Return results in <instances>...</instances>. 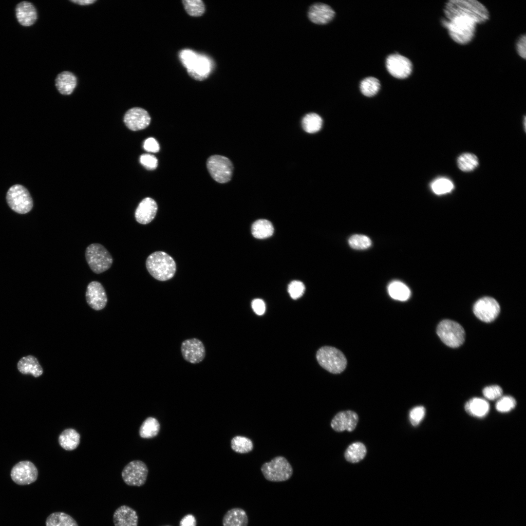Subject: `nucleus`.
I'll return each instance as SVG.
<instances>
[{
    "instance_id": "nucleus-37",
    "label": "nucleus",
    "mask_w": 526,
    "mask_h": 526,
    "mask_svg": "<svg viewBox=\"0 0 526 526\" xmlns=\"http://www.w3.org/2000/svg\"><path fill=\"white\" fill-rule=\"evenodd\" d=\"M431 187L435 194L442 195L451 192L453 189L454 185L450 179L442 177L434 180Z\"/></svg>"
},
{
    "instance_id": "nucleus-38",
    "label": "nucleus",
    "mask_w": 526,
    "mask_h": 526,
    "mask_svg": "<svg viewBox=\"0 0 526 526\" xmlns=\"http://www.w3.org/2000/svg\"><path fill=\"white\" fill-rule=\"evenodd\" d=\"M348 244L350 247L355 249H365L369 248L372 244L371 239L367 236L355 234L350 237Z\"/></svg>"
},
{
    "instance_id": "nucleus-33",
    "label": "nucleus",
    "mask_w": 526,
    "mask_h": 526,
    "mask_svg": "<svg viewBox=\"0 0 526 526\" xmlns=\"http://www.w3.org/2000/svg\"><path fill=\"white\" fill-rule=\"evenodd\" d=\"M457 163L459 169L465 172L472 171L479 165L477 157L468 152L461 154L457 158Z\"/></svg>"
},
{
    "instance_id": "nucleus-11",
    "label": "nucleus",
    "mask_w": 526,
    "mask_h": 526,
    "mask_svg": "<svg viewBox=\"0 0 526 526\" xmlns=\"http://www.w3.org/2000/svg\"><path fill=\"white\" fill-rule=\"evenodd\" d=\"M12 480L19 485H27L35 482L38 477V470L35 465L28 460L21 461L12 468Z\"/></svg>"
},
{
    "instance_id": "nucleus-45",
    "label": "nucleus",
    "mask_w": 526,
    "mask_h": 526,
    "mask_svg": "<svg viewBox=\"0 0 526 526\" xmlns=\"http://www.w3.org/2000/svg\"><path fill=\"white\" fill-rule=\"evenodd\" d=\"M251 306L254 312L258 315H262L265 311V305L264 301L260 299L253 300Z\"/></svg>"
},
{
    "instance_id": "nucleus-40",
    "label": "nucleus",
    "mask_w": 526,
    "mask_h": 526,
    "mask_svg": "<svg viewBox=\"0 0 526 526\" xmlns=\"http://www.w3.org/2000/svg\"><path fill=\"white\" fill-rule=\"evenodd\" d=\"M304 291V285L300 281H293L288 285V292L293 299L296 300L301 297Z\"/></svg>"
},
{
    "instance_id": "nucleus-21",
    "label": "nucleus",
    "mask_w": 526,
    "mask_h": 526,
    "mask_svg": "<svg viewBox=\"0 0 526 526\" xmlns=\"http://www.w3.org/2000/svg\"><path fill=\"white\" fill-rule=\"evenodd\" d=\"M138 517L131 507L123 505L117 508L113 515L115 526H137Z\"/></svg>"
},
{
    "instance_id": "nucleus-27",
    "label": "nucleus",
    "mask_w": 526,
    "mask_h": 526,
    "mask_svg": "<svg viewBox=\"0 0 526 526\" xmlns=\"http://www.w3.org/2000/svg\"><path fill=\"white\" fill-rule=\"evenodd\" d=\"M367 453L365 446L357 442L350 445L345 451V459L350 463H357L364 459Z\"/></svg>"
},
{
    "instance_id": "nucleus-39",
    "label": "nucleus",
    "mask_w": 526,
    "mask_h": 526,
    "mask_svg": "<svg viewBox=\"0 0 526 526\" xmlns=\"http://www.w3.org/2000/svg\"><path fill=\"white\" fill-rule=\"evenodd\" d=\"M516 401L514 397L510 395L501 396L497 401L496 409L501 413H507L515 408Z\"/></svg>"
},
{
    "instance_id": "nucleus-16",
    "label": "nucleus",
    "mask_w": 526,
    "mask_h": 526,
    "mask_svg": "<svg viewBox=\"0 0 526 526\" xmlns=\"http://www.w3.org/2000/svg\"><path fill=\"white\" fill-rule=\"evenodd\" d=\"M86 299L89 305L95 310L103 309L107 302L105 289L102 285L97 281H93L88 285L86 291Z\"/></svg>"
},
{
    "instance_id": "nucleus-29",
    "label": "nucleus",
    "mask_w": 526,
    "mask_h": 526,
    "mask_svg": "<svg viewBox=\"0 0 526 526\" xmlns=\"http://www.w3.org/2000/svg\"><path fill=\"white\" fill-rule=\"evenodd\" d=\"M274 228L271 223L265 219L255 221L251 227L253 236L257 239H265L272 235Z\"/></svg>"
},
{
    "instance_id": "nucleus-44",
    "label": "nucleus",
    "mask_w": 526,
    "mask_h": 526,
    "mask_svg": "<svg viewBox=\"0 0 526 526\" xmlns=\"http://www.w3.org/2000/svg\"><path fill=\"white\" fill-rule=\"evenodd\" d=\"M143 148L145 150L150 152H157L160 149L158 142L152 137H150L145 141Z\"/></svg>"
},
{
    "instance_id": "nucleus-18",
    "label": "nucleus",
    "mask_w": 526,
    "mask_h": 526,
    "mask_svg": "<svg viewBox=\"0 0 526 526\" xmlns=\"http://www.w3.org/2000/svg\"><path fill=\"white\" fill-rule=\"evenodd\" d=\"M335 15V11L330 6L322 3L312 4L308 11L309 19L318 24H324L329 22L333 19Z\"/></svg>"
},
{
    "instance_id": "nucleus-23",
    "label": "nucleus",
    "mask_w": 526,
    "mask_h": 526,
    "mask_svg": "<svg viewBox=\"0 0 526 526\" xmlns=\"http://www.w3.org/2000/svg\"><path fill=\"white\" fill-rule=\"evenodd\" d=\"M17 367L21 374H30L35 377L40 376L43 373V369L38 359L31 355L22 357L19 361Z\"/></svg>"
},
{
    "instance_id": "nucleus-26",
    "label": "nucleus",
    "mask_w": 526,
    "mask_h": 526,
    "mask_svg": "<svg viewBox=\"0 0 526 526\" xmlns=\"http://www.w3.org/2000/svg\"><path fill=\"white\" fill-rule=\"evenodd\" d=\"M61 447L67 451L76 449L80 442L79 434L73 429H67L61 432L58 438Z\"/></svg>"
},
{
    "instance_id": "nucleus-41",
    "label": "nucleus",
    "mask_w": 526,
    "mask_h": 526,
    "mask_svg": "<svg viewBox=\"0 0 526 526\" xmlns=\"http://www.w3.org/2000/svg\"><path fill=\"white\" fill-rule=\"evenodd\" d=\"M425 415V408L422 406H418L413 408L410 411L409 419L413 426L418 425L423 420Z\"/></svg>"
},
{
    "instance_id": "nucleus-17",
    "label": "nucleus",
    "mask_w": 526,
    "mask_h": 526,
    "mask_svg": "<svg viewBox=\"0 0 526 526\" xmlns=\"http://www.w3.org/2000/svg\"><path fill=\"white\" fill-rule=\"evenodd\" d=\"M358 416L356 413L351 410L338 413L332 419L331 426L337 432L344 431H354L358 423Z\"/></svg>"
},
{
    "instance_id": "nucleus-31",
    "label": "nucleus",
    "mask_w": 526,
    "mask_h": 526,
    "mask_svg": "<svg viewBox=\"0 0 526 526\" xmlns=\"http://www.w3.org/2000/svg\"><path fill=\"white\" fill-rule=\"evenodd\" d=\"M159 430L160 424L157 420L149 417L142 424L139 430V434L142 438H150L156 436Z\"/></svg>"
},
{
    "instance_id": "nucleus-35",
    "label": "nucleus",
    "mask_w": 526,
    "mask_h": 526,
    "mask_svg": "<svg viewBox=\"0 0 526 526\" xmlns=\"http://www.w3.org/2000/svg\"><path fill=\"white\" fill-rule=\"evenodd\" d=\"M231 447L236 452L245 453L253 450V444L248 438L243 436H236L231 441Z\"/></svg>"
},
{
    "instance_id": "nucleus-47",
    "label": "nucleus",
    "mask_w": 526,
    "mask_h": 526,
    "mask_svg": "<svg viewBox=\"0 0 526 526\" xmlns=\"http://www.w3.org/2000/svg\"><path fill=\"white\" fill-rule=\"evenodd\" d=\"M196 520L190 514L185 515L180 521L179 526H196Z\"/></svg>"
},
{
    "instance_id": "nucleus-15",
    "label": "nucleus",
    "mask_w": 526,
    "mask_h": 526,
    "mask_svg": "<svg viewBox=\"0 0 526 526\" xmlns=\"http://www.w3.org/2000/svg\"><path fill=\"white\" fill-rule=\"evenodd\" d=\"M150 120L148 112L140 107L130 109L124 117V122L126 126L133 131L145 129L149 125Z\"/></svg>"
},
{
    "instance_id": "nucleus-14",
    "label": "nucleus",
    "mask_w": 526,
    "mask_h": 526,
    "mask_svg": "<svg viewBox=\"0 0 526 526\" xmlns=\"http://www.w3.org/2000/svg\"><path fill=\"white\" fill-rule=\"evenodd\" d=\"M183 358L192 364L202 361L206 356V349L203 343L196 338H188L183 341L181 345Z\"/></svg>"
},
{
    "instance_id": "nucleus-46",
    "label": "nucleus",
    "mask_w": 526,
    "mask_h": 526,
    "mask_svg": "<svg viewBox=\"0 0 526 526\" xmlns=\"http://www.w3.org/2000/svg\"><path fill=\"white\" fill-rule=\"evenodd\" d=\"M526 35L522 36L516 43L517 52L522 58L525 59L526 56Z\"/></svg>"
},
{
    "instance_id": "nucleus-20",
    "label": "nucleus",
    "mask_w": 526,
    "mask_h": 526,
    "mask_svg": "<svg viewBox=\"0 0 526 526\" xmlns=\"http://www.w3.org/2000/svg\"><path fill=\"white\" fill-rule=\"evenodd\" d=\"M16 15L19 24L25 27L32 25L38 18L36 8L32 3L26 1H21L17 4Z\"/></svg>"
},
{
    "instance_id": "nucleus-30",
    "label": "nucleus",
    "mask_w": 526,
    "mask_h": 526,
    "mask_svg": "<svg viewBox=\"0 0 526 526\" xmlns=\"http://www.w3.org/2000/svg\"><path fill=\"white\" fill-rule=\"evenodd\" d=\"M388 290L392 298L401 301L408 300L411 295L409 287L400 281L392 282L388 286Z\"/></svg>"
},
{
    "instance_id": "nucleus-12",
    "label": "nucleus",
    "mask_w": 526,
    "mask_h": 526,
    "mask_svg": "<svg viewBox=\"0 0 526 526\" xmlns=\"http://www.w3.org/2000/svg\"><path fill=\"white\" fill-rule=\"evenodd\" d=\"M473 311L479 319L485 322H490L498 316L500 307L494 299L485 297L478 300L475 303Z\"/></svg>"
},
{
    "instance_id": "nucleus-32",
    "label": "nucleus",
    "mask_w": 526,
    "mask_h": 526,
    "mask_svg": "<svg viewBox=\"0 0 526 526\" xmlns=\"http://www.w3.org/2000/svg\"><path fill=\"white\" fill-rule=\"evenodd\" d=\"M321 117L316 113L306 114L302 120L303 130L308 133H313L319 131L322 125Z\"/></svg>"
},
{
    "instance_id": "nucleus-5",
    "label": "nucleus",
    "mask_w": 526,
    "mask_h": 526,
    "mask_svg": "<svg viewBox=\"0 0 526 526\" xmlns=\"http://www.w3.org/2000/svg\"><path fill=\"white\" fill-rule=\"evenodd\" d=\"M87 262L95 273L100 274L108 270L112 266L113 259L106 248L99 244H92L85 251Z\"/></svg>"
},
{
    "instance_id": "nucleus-2",
    "label": "nucleus",
    "mask_w": 526,
    "mask_h": 526,
    "mask_svg": "<svg viewBox=\"0 0 526 526\" xmlns=\"http://www.w3.org/2000/svg\"><path fill=\"white\" fill-rule=\"evenodd\" d=\"M179 56L188 74L192 78L202 81L209 75L211 63L207 56L198 54L190 49L182 50Z\"/></svg>"
},
{
    "instance_id": "nucleus-10",
    "label": "nucleus",
    "mask_w": 526,
    "mask_h": 526,
    "mask_svg": "<svg viewBox=\"0 0 526 526\" xmlns=\"http://www.w3.org/2000/svg\"><path fill=\"white\" fill-rule=\"evenodd\" d=\"M148 473V469L144 462L134 460L124 467L122 471V477L127 485L140 487L145 483Z\"/></svg>"
},
{
    "instance_id": "nucleus-9",
    "label": "nucleus",
    "mask_w": 526,
    "mask_h": 526,
    "mask_svg": "<svg viewBox=\"0 0 526 526\" xmlns=\"http://www.w3.org/2000/svg\"><path fill=\"white\" fill-rule=\"evenodd\" d=\"M207 166L211 177L217 182L225 183L230 180L233 166L227 157L219 155H212L208 158Z\"/></svg>"
},
{
    "instance_id": "nucleus-19",
    "label": "nucleus",
    "mask_w": 526,
    "mask_h": 526,
    "mask_svg": "<svg viewBox=\"0 0 526 526\" xmlns=\"http://www.w3.org/2000/svg\"><path fill=\"white\" fill-rule=\"evenodd\" d=\"M157 209V203L153 199L145 198L141 201L136 209L135 219L141 224H149L154 218Z\"/></svg>"
},
{
    "instance_id": "nucleus-42",
    "label": "nucleus",
    "mask_w": 526,
    "mask_h": 526,
    "mask_svg": "<svg viewBox=\"0 0 526 526\" xmlns=\"http://www.w3.org/2000/svg\"><path fill=\"white\" fill-rule=\"evenodd\" d=\"M483 394L487 399L493 400L502 396L503 390L498 385H490L483 389Z\"/></svg>"
},
{
    "instance_id": "nucleus-43",
    "label": "nucleus",
    "mask_w": 526,
    "mask_h": 526,
    "mask_svg": "<svg viewBox=\"0 0 526 526\" xmlns=\"http://www.w3.org/2000/svg\"><path fill=\"white\" fill-rule=\"evenodd\" d=\"M141 164L149 170L155 169L158 165V160L155 156L150 154H144L140 157Z\"/></svg>"
},
{
    "instance_id": "nucleus-22",
    "label": "nucleus",
    "mask_w": 526,
    "mask_h": 526,
    "mask_svg": "<svg viewBox=\"0 0 526 526\" xmlns=\"http://www.w3.org/2000/svg\"><path fill=\"white\" fill-rule=\"evenodd\" d=\"M55 81L57 90L63 95L71 94L77 85L75 75L73 73L67 71L58 74Z\"/></svg>"
},
{
    "instance_id": "nucleus-8",
    "label": "nucleus",
    "mask_w": 526,
    "mask_h": 526,
    "mask_svg": "<svg viewBox=\"0 0 526 526\" xmlns=\"http://www.w3.org/2000/svg\"><path fill=\"white\" fill-rule=\"evenodd\" d=\"M6 201L9 207L19 214L29 212L33 206V201L28 190L21 185H15L8 190Z\"/></svg>"
},
{
    "instance_id": "nucleus-24",
    "label": "nucleus",
    "mask_w": 526,
    "mask_h": 526,
    "mask_svg": "<svg viewBox=\"0 0 526 526\" xmlns=\"http://www.w3.org/2000/svg\"><path fill=\"white\" fill-rule=\"evenodd\" d=\"M222 523L223 526H248V518L245 510L235 507L227 511Z\"/></svg>"
},
{
    "instance_id": "nucleus-13",
    "label": "nucleus",
    "mask_w": 526,
    "mask_h": 526,
    "mask_svg": "<svg viewBox=\"0 0 526 526\" xmlns=\"http://www.w3.org/2000/svg\"><path fill=\"white\" fill-rule=\"evenodd\" d=\"M386 68L394 77L403 79L408 77L413 70V65L407 57L398 54L389 55L386 61Z\"/></svg>"
},
{
    "instance_id": "nucleus-3",
    "label": "nucleus",
    "mask_w": 526,
    "mask_h": 526,
    "mask_svg": "<svg viewBox=\"0 0 526 526\" xmlns=\"http://www.w3.org/2000/svg\"><path fill=\"white\" fill-rule=\"evenodd\" d=\"M146 267L155 279L165 281L171 279L176 271V263L173 258L163 251H156L147 259Z\"/></svg>"
},
{
    "instance_id": "nucleus-25",
    "label": "nucleus",
    "mask_w": 526,
    "mask_h": 526,
    "mask_svg": "<svg viewBox=\"0 0 526 526\" xmlns=\"http://www.w3.org/2000/svg\"><path fill=\"white\" fill-rule=\"evenodd\" d=\"M465 409L471 416L483 417L488 414L489 405L488 402L483 398L474 397L466 403Z\"/></svg>"
},
{
    "instance_id": "nucleus-7",
    "label": "nucleus",
    "mask_w": 526,
    "mask_h": 526,
    "mask_svg": "<svg viewBox=\"0 0 526 526\" xmlns=\"http://www.w3.org/2000/svg\"><path fill=\"white\" fill-rule=\"evenodd\" d=\"M437 334L447 346L456 348L464 342L465 332L458 323L450 319L442 320L437 327Z\"/></svg>"
},
{
    "instance_id": "nucleus-36",
    "label": "nucleus",
    "mask_w": 526,
    "mask_h": 526,
    "mask_svg": "<svg viewBox=\"0 0 526 526\" xmlns=\"http://www.w3.org/2000/svg\"><path fill=\"white\" fill-rule=\"evenodd\" d=\"M182 3L186 12L190 16L200 17L205 12V5L201 0H183Z\"/></svg>"
},
{
    "instance_id": "nucleus-28",
    "label": "nucleus",
    "mask_w": 526,
    "mask_h": 526,
    "mask_svg": "<svg viewBox=\"0 0 526 526\" xmlns=\"http://www.w3.org/2000/svg\"><path fill=\"white\" fill-rule=\"evenodd\" d=\"M46 526H78L76 521L70 515L63 512H55L46 518Z\"/></svg>"
},
{
    "instance_id": "nucleus-4",
    "label": "nucleus",
    "mask_w": 526,
    "mask_h": 526,
    "mask_svg": "<svg viewBox=\"0 0 526 526\" xmlns=\"http://www.w3.org/2000/svg\"><path fill=\"white\" fill-rule=\"evenodd\" d=\"M316 357L319 364L332 374L341 373L347 366V361L344 355L334 347L325 346L321 347L317 351Z\"/></svg>"
},
{
    "instance_id": "nucleus-34",
    "label": "nucleus",
    "mask_w": 526,
    "mask_h": 526,
    "mask_svg": "<svg viewBox=\"0 0 526 526\" xmlns=\"http://www.w3.org/2000/svg\"><path fill=\"white\" fill-rule=\"evenodd\" d=\"M380 87L379 81L374 77H367L360 83V90L365 96L371 97L376 95Z\"/></svg>"
},
{
    "instance_id": "nucleus-6",
    "label": "nucleus",
    "mask_w": 526,
    "mask_h": 526,
    "mask_svg": "<svg viewBox=\"0 0 526 526\" xmlns=\"http://www.w3.org/2000/svg\"><path fill=\"white\" fill-rule=\"evenodd\" d=\"M261 471L267 480L279 482L288 480L292 475L293 469L285 457L279 456L263 464Z\"/></svg>"
},
{
    "instance_id": "nucleus-1",
    "label": "nucleus",
    "mask_w": 526,
    "mask_h": 526,
    "mask_svg": "<svg viewBox=\"0 0 526 526\" xmlns=\"http://www.w3.org/2000/svg\"><path fill=\"white\" fill-rule=\"evenodd\" d=\"M445 18L441 20L450 38L456 43L465 45L473 38L476 26L489 18L487 7L476 0H451L445 5Z\"/></svg>"
},
{
    "instance_id": "nucleus-48",
    "label": "nucleus",
    "mask_w": 526,
    "mask_h": 526,
    "mask_svg": "<svg viewBox=\"0 0 526 526\" xmlns=\"http://www.w3.org/2000/svg\"><path fill=\"white\" fill-rule=\"evenodd\" d=\"M71 2L80 5H87L96 2V0H71Z\"/></svg>"
}]
</instances>
